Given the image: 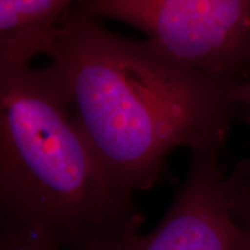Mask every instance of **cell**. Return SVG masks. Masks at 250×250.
Masks as SVG:
<instances>
[{"label":"cell","mask_w":250,"mask_h":250,"mask_svg":"<svg viewBox=\"0 0 250 250\" xmlns=\"http://www.w3.org/2000/svg\"><path fill=\"white\" fill-rule=\"evenodd\" d=\"M42 54L50 58L42 70L81 132L132 195L161 180L174 149L220 152L246 104L245 83L184 66L77 7L61 18Z\"/></svg>","instance_id":"obj_1"},{"label":"cell","mask_w":250,"mask_h":250,"mask_svg":"<svg viewBox=\"0 0 250 250\" xmlns=\"http://www.w3.org/2000/svg\"><path fill=\"white\" fill-rule=\"evenodd\" d=\"M242 98H243V101L246 103H250V81L243 83Z\"/></svg>","instance_id":"obj_8"},{"label":"cell","mask_w":250,"mask_h":250,"mask_svg":"<svg viewBox=\"0 0 250 250\" xmlns=\"http://www.w3.org/2000/svg\"><path fill=\"white\" fill-rule=\"evenodd\" d=\"M65 250H250V233L236 214L232 179L219 153H191L187 179L154 229L96 237Z\"/></svg>","instance_id":"obj_4"},{"label":"cell","mask_w":250,"mask_h":250,"mask_svg":"<svg viewBox=\"0 0 250 250\" xmlns=\"http://www.w3.org/2000/svg\"><path fill=\"white\" fill-rule=\"evenodd\" d=\"M77 8L138 28L193 70L237 80L250 70V0H79Z\"/></svg>","instance_id":"obj_3"},{"label":"cell","mask_w":250,"mask_h":250,"mask_svg":"<svg viewBox=\"0 0 250 250\" xmlns=\"http://www.w3.org/2000/svg\"><path fill=\"white\" fill-rule=\"evenodd\" d=\"M0 250H65L33 228L0 221Z\"/></svg>","instance_id":"obj_6"},{"label":"cell","mask_w":250,"mask_h":250,"mask_svg":"<svg viewBox=\"0 0 250 250\" xmlns=\"http://www.w3.org/2000/svg\"><path fill=\"white\" fill-rule=\"evenodd\" d=\"M79 0H0V68L29 66L61 18Z\"/></svg>","instance_id":"obj_5"},{"label":"cell","mask_w":250,"mask_h":250,"mask_svg":"<svg viewBox=\"0 0 250 250\" xmlns=\"http://www.w3.org/2000/svg\"><path fill=\"white\" fill-rule=\"evenodd\" d=\"M234 190L235 211L241 224L250 233V165L237 168L230 175Z\"/></svg>","instance_id":"obj_7"},{"label":"cell","mask_w":250,"mask_h":250,"mask_svg":"<svg viewBox=\"0 0 250 250\" xmlns=\"http://www.w3.org/2000/svg\"><path fill=\"white\" fill-rule=\"evenodd\" d=\"M0 221L70 249L139 232L143 217L42 68H0Z\"/></svg>","instance_id":"obj_2"}]
</instances>
